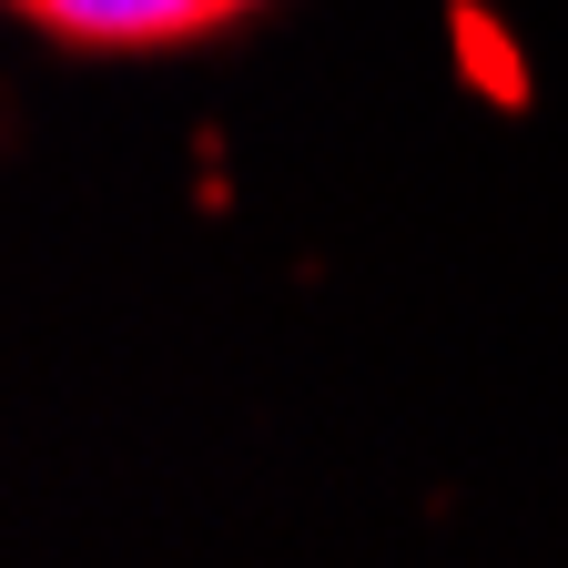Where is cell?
<instances>
[{
	"mask_svg": "<svg viewBox=\"0 0 568 568\" xmlns=\"http://www.w3.org/2000/svg\"><path fill=\"white\" fill-rule=\"evenodd\" d=\"M11 11L71 51H183V41L234 31L264 0H11Z\"/></svg>",
	"mask_w": 568,
	"mask_h": 568,
	"instance_id": "obj_1",
	"label": "cell"
}]
</instances>
